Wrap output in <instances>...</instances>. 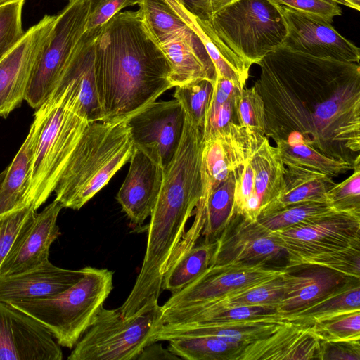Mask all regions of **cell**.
Masks as SVG:
<instances>
[{"label":"cell","mask_w":360,"mask_h":360,"mask_svg":"<svg viewBox=\"0 0 360 360\" xmlns=\"http://www.w3.org/2000/svg\"><path fill=\"white\" fill-rule=\"evenodd\" d=\"M95 78L102 121L127 118L172 88L169 63L141 12H119L95 40Z\"/></svg>","instance_id":"obj_1"},{"label":"cell","mask_w":360,"mask_h":360,"mask_svg":"<svg viewBox=\"0 0 360 360\" xmlns=\"http://www.w3.org/2000/svg\"><path fill=\"white\" fill-rule=\"evenodd\" d=\"M127 120L87 124L54 190L63 208H82L129 160L134 144Z\"/></svg>","instance_id":"obj_2"},{"label":"cell","mask_w":360,"mask_h":360,"mask_svg":"<svg viewBox=\"0 0 360 360\" xmlns=\"http://www.w3.org/2000/svg\"><path fill=\"white\" fill-rule=\"evenodd\" d=\"M83 277L52 297L10 303L35 319L62 347L73 348L91 326L113 288V271L84 267Z\"/></svg>","instance_id":"obj_3"},{"label":"cell","mask_w":360,"mask_h":360,"mask_svg":"<svg viewBox=\"0 0 360 360\" xmlns=\"http://www.w3.org/2000/svg\"><path fill=\"white\" fill-rule=\"evenodd\" d=\"M162 307L152 299L134 314L123 317L118 309H101L68 357V360H136L155 342L162 324Z\"/></svg>","instance_id":"obj_4"},{"label":"cell","mask_w":360,"mask_h":360,"mask_svg":"<svg viewBox=\"0 0 360 360\" xmlns=\"http://www.w3.org/2000/svg\"><path fill=\"white\" fill-rule=\"evenodd\" d=\"M208 21L219 39L250 67L282 45L286 34L279 5L272 0H238Z\"/></svg>","instance_id":"obj_5"},{"label":"cell","mask_w":360,"mask_h":360,"mask_svg":"<svg viewBox=\"0 0 360 360\" xmlns=\"http://www.w3.org/2000/svg\"><path fill=\"white\" fill-rule=\"evenodd\" d=\"M44 124L37 142L26 206L37 210L54 192L63 171L90 122L63 102L45 101Z\"/></svg>","instance_id":"obj_6"},{"label":"cell","mask_w":360,"mask_h":360,"mask_svg":"<svg viewBox=\"0 0 360 360\" xmlns=\"http://www.w3.org/2000/svg\"><path fill=\"white\" fill-rule=\"evenodd\" d=\"M92 0H70L56 15L32 72L25 100L34 109L49 98L85 32Z\"/></svg>","instance_id":"obj_7"},{"label":"cell","mask_w":360,"mask_h":360,"mask_svg":"<svg viewBox=\"0 0 360 360\" xmlns=\"http://www.w3.org/2000/svg\"><path fill=\"white\" fill-rule=\"evenodd\" d=\"M273 232L279 238L288 259L360 247V213L333 210Z\"/></svg>","instance_id":"obj_8"},{"label":"cell","mask_w":360,"mask_h":360,"mask_svg":"<svg viewBox=\"0 0 360 360\" xmlns=\"http://www.w3.org/2000/svg\"><path fill=\"white\" fill-rule=\"evenodd\" d=\"M265 136L230 122L203 139L201 160L202 190L194 213L204 214L212 192L251 155Z\"/></svg>","instance_id":"obj_9"},{"label":"cell","mask_w":360,"mask_h":360,"mask_svg":"<svg viewBox=\"0 0 360 360\" xmlns=\"http://www.w3.org/2000/svg\"><path fill=\"white\" fill-rule=\"evenodd\" d=\"M185 121L176 99L155 101L128 117L134 148L164 168L179 146Z\"/></svg>","instance_id":"obj_10"},{"label":"cell","mask_w":360,"mask_h":360,"mask_svg":"<svg viewBox=\"0 0 360 360\" xmlns=\"http://www.w3.org/2000/svg\"><path fill=\"white\" fill-rule=\"evenodd\" d=\"M285 271L265 265H210L192 283L173 293L161 306L162 311L212 301L278 277Z\"/></svg>","instance_id":"obj_11"},{"label":"cell","mask_w":360,"mask_h":360,"mask_svg":"<svg viewBox=\"0 0 360 360\" xmlns=\"http://www.w3.org/2000/svg\"><path fill=\"white\" fill-rule=\"evenodd\" d=\"M210 265H265L281 257L285 250L279 238L240 214H234L218 237Z\"/></svg>","instance_id":"obj_12"},{"label":"cell","mask_w":360,"mask_h":360,"mask_svg":"<svg viewBox=\"0 0 360 360\" xmlns=\"http://www.w3.org/2000/svg\"><path fill=\"white\" fill-rule=\"evenodd\" d=\"M99 30L84 32L46 100L62 101L68 108L90 122L102 121L94 70L95 40Z\"/></svg>","instance_id":"obj_13"},{"label":"cell","mask_w":360,"mask_h":360,"mask_svg":"<svg viewBox=\"0 0 360 360\" xmlns=\"http://www.w3.org/2000/svg\"><path fill=\"white\" fill-rule=\"evenodd\" d=\"M56 17L44 15L0 60V117H6L25 100L34 66L49 38Z\"/></svg>","instance_id":"obj_14"},{"label":"cell","mask_w":360,"mask_h":360,"mask_svg":"<svg viewBox=\"0 0 360 360\" xmlns=\"http://www.w3.org/2000/svg\"><path fill=\"white\" fill-rule=\"evenodd\" d=\"M286 28L283 45L317 58L358 63L359 48L339 34L324 19L279 6Z\"/></svg>","instance_id":"obj_15"},{"label":"cell","mask_w":360,"mask_h":360,"mask_svg":"<svg viewBox=\"0 0 360 360\" xmlns=\"http://www.w3.org/2000/svg\"><path fill=\"white\" fill-rule=\"evenodd\" d=\"M51 333L35 319L0 302V360H61Z\"/></svg>","instance_id":"obj_16"},{"label":"cell","mask_w":360,"mask_h":360,"mask_svg":"<svg viewBox=\"0 0 360 360\" xmlns=\"http://www.w3.org/2000/svg\"><path fill=\"white\" fill-rule=\"evenodd\" d=\"M63 208L56 200L25 223L0 266V276L25 271L49 260L51 245L60 234L57 225Z\"/></svg>","instance_id":"obj_17"},{"label":"cell","mask_w":360,"mask_h":360,"mask_svg":"<svg viewBox=\"0 0 360 360\" xmlns=\"http://www.w3.org/2000/svg\"><path fill=\"white\" fill-rule=\"evenodd\" d=\"M289 321L287 316L276 314L217 323H167L158 328L154 334V340L169 341L178 338L207 336L238 344L243 347L269 336Z\"/></svg>","instance_id":"obj_18"},{"label":"cell","mask_w":360,"mask_h":360,"mask_svg":"<svg viewBox=\"0 0 360 360\" xmlns=\"http://www.w3.org/2000/svg\"><path fill=\"white\" fill-rule=\"evenodd\" d=\"M127 175L116 199L130 223L141 225L151 214L163 179V168L139 148H134Z\"/></svg>","instance_id":"obj_19"},{"label":"cell","mask_w":360,"mask_h":360,"mask_svg":"<svg viewBox=\"0 0 360 360\" xmlns=\"http://www.w3.org/2000/svg\"><path fill=\"white\" fill-rule=\"evenodd\" d=\"M321 340L312 326L287 321L267 337L242 347L236 360L321 359Z\"/></svg>","instance_id":"obj_20"},{"label":"cell","mask_w":360,"mask_h":360,"mask_svg":"<svg viewBox=\"0 0 360 360\" xmlns=\"http://www.w3.org/2000/svg\"><path fill=\"white\" fill-rule=\"evenodd\" d=\"M84 272V268L63 269L47 260L25 271L0 276V302L10 304L56 295L79 281Z\"/></svg>","instance_id":"obj_21"},{"label":"cell","mask_w":360,"mask_h":360,"mask_svg":"<svg viewBox=\"0 0 360 360\" xmlns=\"http://www.w3.org/2000/svg\"><path fill=\"white\" fill-rule=\"evenodd\" d=\"M297 267L300 269L295 273L285 269L283 275L284 295L277 312L285 316L307 307L352 278L322 266Z\"/></svg>","instance_id":"obj_22"},{"label":"cell","mask_w":360,"mask_h":360,"mask_svg":"<svg viewBox=\"0 0 360 360\" xmlns=\"http://www.w3.org/2000/svg\"><path fill=\"white\" fill-rule=\"evenodd\" d=\"M45 115L42 107L36 109L34 121L23 143L9 166L0 174V214L26 206L25 195L35 147Z\"/></svg>","instance_id":"obj_23"},{"label":"cell","mask_w":360,"mask_h":360,"mask_svg":"<svg viewBox=\"0 0 360 360\" xmlns=\"http://www.w3.org/2000/svg\"><path fill=\"white\" fill-rule=\"evenodd\" d=\"M166 1L201 39L214 65L217 75L228 79L244 89L250 67L219 39L208 20H201L191 14L179 0Z\"/></svg>","instance_id":"obj_24"},{"label":"cell","mask_w":360,"mask_h":360,"mask_svg":"<svg viewBox=\"0 0 360 360\" xmlns=\"http://www.w3.org/2000/svg\"><path fill=\"white\" fill-rule=\"evenodd\" d=\"M335 184L333 177L327 174L303 168L286 167L282 191L259 216L297 203L328 202L327 193Z\"/></svg>","instance_id":"obj_25"},{"label":"cell","mask_w":360,"mask_h":360,"mask_svg":"<svg viewBox=\"0 0 360 360\" xmlns=\"http://www.w3.org/2000/svg\"><path fill=\"white\" fill-rule=\"evenodd\" d=\"M276 148L287 167L307 169L331 177L353 169L349 160L327 156L309 146L303 136L292 131L285 138L276 139Z\"/></svg>","instance_id":"obj_26"},{"label":"cell","mask_w":360,"mask_h":360,"mask_svg":"<svg viewBox=\"0 0 360 360\" xmlns=\"http://www.w3.org/2000/svg\"><path fill=\"white\" fill-rule=\"evenodd\" d=\"M360 311L359 279L350 278L307 307L289 314L291 321L312 326Z\"/></svg>","instance_id":"obj_27"},{"label":"cell","mask_w":360,"mask_h":360,"mask_svg":"<svg viewBox=\"0 0 360 360\" xmlns=\"http://www.w3.org/2000/svg\"><path fill=\"white\" fill-rule=\"evenodd\" d=\"M249 160L255 173L252 193L261 202L262 213L282 191L286 167L276 147L270 145L266 136L255 149Z\"/></svg>","instance_id":"obj_28"},{"label":"cell","mask_w":360,"mask_h":360,"mask_svg":"<svg viewBox=\"0 0 360 360\" xmlns=\"http://www.w3.org/2000/svg\"><path fill=\"white\" fill-rule=\"evenodd\" d=\"M214 245V240H205L171 263L164 274L162 290L173 294L192 283L210 266Z\"/></svg>","instance_id":"obj_29"},{"label":"cell","mask_w":360,"mask_h":360,"mask_svg":"<svg viewBox=\"0 0 360 360\" xmlns=\"http://www.w3.org/2000/svg\"><path fill=\"white\" fill-rule=\"evenodd\" d=\"M243 89L233 82L216 76L205 117L203 139L213 135L230 122H235L233 117H236V105Z\"/></svg>","instance_id":"obj_30"},{"label":"cell","mask_w":360,"mask_h":360,"mask_svg":"<svg viewBox=\"0 0 360 360\" xmlns=\"http://www.w3.org/2000/svg\"><path fill=\"white\" fill-rule=\"evenodd\" d=\"M139 11L150 34L158 46L193 31L166 0H141Z\"/></svg>","instance_id":"obj_31"},{"label":"cell","mask_w":360,"mask_h":360,"mask_svg":"<svg viewBox=\"0 0 360 360\" xmlns=\"http://www.w3.org/2000/svg\"><path fill=\"white\" fill-rule=\"evenodd\" d=\"M168 349L185 360H236L242 346L214 337H184L168 341Z\"/></svg>","instance_id":"obj_32"},{"label":"cell","mask_w":360,"mask_h":360,"mask_svg":"<svg viewBox=\"0 0 360 360\" xmlns=\"http://www.w3.org/2000/svg\"><path fill=\"white\" fill-rule=\"evenodd\" d=\"M235 176L233 172L210 196L205 209V225L201 236L214 241L233 216Z\"/></svg>","instance_id":"obj_33"},{"label":"cell","mask_w":360,"mask_h":360,"mask_svg":"<svg viewBox=\"0 0 360 360\" xmlns=\"http://www.w3.org/2000/svg\"><path fill=\"white\" fill-rule=\"evenodd\" d=\"M286 269L319 266L338 271L349 278L359 279L360 247L296 257L288 259Z\"/></svg>","instance_id":"obj_34"},{"label":"cell","mask_w":360,"mask_h":360,"mask_svg":"<svg viewBox=\"0 0 360 360\" xmlns=\"http://www.w3.org/2000/svg\"><path fill=\"white\" fill-rule=\"evenodd\" d=\"M334 210L326 201H308L259 216L257 221L270 231L283 230Z\"/></svg>","instance_id":"obj_35"},{"label":"cell","mask_w":360,"mask_h":360,"mask_svg":"<svg viewBox=\"0 0 360 360\" xmlns=\"http://www.w3.org/2000/svg\"><path fill=\"white\" fill-rule=\"evenodd\" d=\"M213 83L202 80L176 87L174 97L181 104L185 115L203 131L206 111L212 96Z\"/></svg>","instance_id":"obj_36"},{"label":"cell","mask_w":360,"mask_h":360,"mask_svg":"<svg viewBox=\"0 0 360 360\" xmlns=\"http://www.w3.org/2000/svg\"><path fill=\"white\" fill-rule=\"evenodd\" d=\"M283 275L227 295L228 306H271L277 309L284 295Z\"/></svg>","instance_id":"obj_37"},{"label":"cell","mask_w":360,"mask_h":360,"mask_svg":"<svg viewBox=\"0 0 360 360\" xmlns=\"http://www.w3.org/2000/svg\"><path fill=\"white\" fill-rule=\"evenodd\" d=\"M238 124L262 134L266 131L267 121L264 101L256 86L244 88L236 105Z\"/></svg>","instance_id":"obj_38"},{"label":"cell","mask_w":360,"mask_h":360,"mask_svg":"<svg viewBox=\"0 0 360 360\" xmlns=\"http://www.w3.org/2000/svg\"><path fill=\"white\" fill-rule=\"evenodd\" d=\"M353 173L345 181L335 184L327 193L328 202L335 210L360 213L359 155L353 162Z\"/></svg>","instance_id":"obj_39"},{"label":"cell","mask_w":360,"mask_h":360,"mask_svg":"<svg viewBox=\"0 0 360 360\" xmlns=\"http://www.w3.org/2000/svg\"><path fill=\"white\" fill-rule=\"evenodd\" d=\"M25 1L21 0L0 6V60L21 39L22 11Z\"/></svg>","instance_id":"obj_40"},{"label":"cell","mask_w":360,"mask_h":360,"mask_svg":"<svg viewBox=\"0 0 360 360\" xmlns=\"http://www.w3.org/2000/svg\"><path fill=\"white\" fill-rule=\"evenodd\" d=\"M312 327L316 334L323 341L360 340V311L316 323Z\"/></svg>","instance_id":"obj_41"},{"label":"cell","mask_w":360,"mask_h":360,"mask_svg":"<svg viewBox=\"0 0 360 360\" xmlns=\"http://www.w3.org/2000/svg\"><path fill=\"white\" fill-rule=\"evenodd\" d=\"M35 212L32 207L25 206L0 214V266L17 236Z\"/></svg>","instance_id":"obj_42"},{"label":"cell","mask_w":360,"mask_h":360,"mask_svg":"<svg viewBox=\"0 0 360 360\" xmlns=\"http://www.w3.org/2000/svg\"><path fill=\"white\" fill-rule=\"evenodd\" d=\"M141 0H92L85 25V32L99 30L124 8L139 5Z\"/></svg>","instance_id":"obj_43"},{"label":"cell","mask_w":360,"mask_h":360,"mask_svg":"<svg viewBox=\"0 0 360 360\" xmlns=\"http://www.w3.org/2000/svg\"><path fill=\"white\" fill-rule=\"evenodd\" d=\"M279 6L320 17L331 23L342 14L339 4L333 0H272Z\"/></svg>","instance_id":"obj_44"},{"label":"cell","mask_w":360,"mask_h":360,"mask_svg":"<svg viewBox=\"0 0 360 360\" xmlns=\"http://www.w3.org/2000/svg\"><path fill=\"white\" fill-rule=\"evenodd\" d=\"M233 173L235 184L233 215L240 214L245 202L254 191L255 173L249 158L237 167Z\"/></svg>","instance_id":"obj_45"},{"label":"cell","mask_w":360,"mask_h":360,"mask_svg":"<svg viewBox=\"0 0 360 360\" xmlns=\"http://www.w3.org/2000/svg\"><path fill=\"white\" fill-rule=\"evenodd\" d=\"M321 359L360 360V340L347 341L321 340Z\"/></svg>","instance_id":"obj_46"},{"label":"cell","mask_w":360,"mask_h":360,"mask_svg":"<svg viewBox=\"0 0 360 360\" xmlns=\"http://www.w3.org/2000/svg\"><path fill=\"white\" fill-rule=\"evenodd\" d=\"M173 360L181 359L168 349L163 348L158 342L147 345L137 356L136 360Z\"/></svg>","instance_id":"obj_47"},{"label":"cell","mask_w":360,"mask_h":360,"mask_svg":"<svg viewBox=\"0 0 360 360\" xmlns=\"http://www.w3.org/2000/svg\"><path fill=\"white\" fill-rule=\"evenodd\" d=\"M184 6L197 18L209 20L212 15L211 0H179Z\"/></svg>","instance_id":"obj_48"},{"label":"cell","mask_w":360,"mask_h":360,"mask_svg":"<svg viewBox=\"0 0 360 360\" xmlns=\"http://www.w3.org/2000/svg\"><path fill=\"white\" fill-rule=\"evenodd\" d=\"M238 0H211V8L212 14L224 6Z\"/></svg>","instance_id":"obj_49"},{"label":"cell","mask_w":360,"mask_h":360,"mask_svg":"<svg viewBox=\"0 0 360 360\" xmlns=\"http://www.w3.org/2000/svg\"><path fill=\"white\" fill-rule=\"evenodd\" d=\"M338 4H342L356 11L360 10V0H333Z\"/></svg>","instance_id":"obj_50"},{"label":"cell","mask_w":360,"mask_h":360,"mask_svg":"<svg viewBox=\"0 0 360 360\" xmlns=\"http://www.w3.org/2000/svg\"><path fill=\"white\" fill-rule=\"evenodd\" d=\"M19 1L21 0H0V6Z\"/></svg>","instance_id":"obj_51"}]
</instances>
